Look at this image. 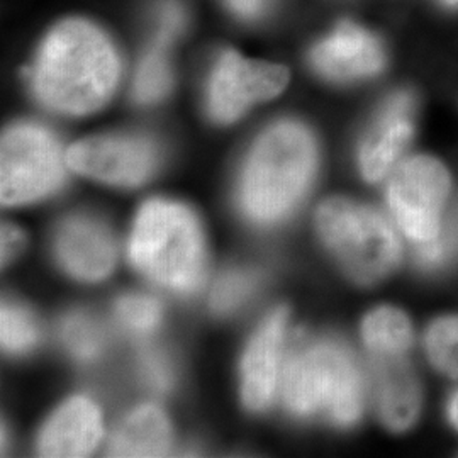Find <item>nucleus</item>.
<instances>
[{"label": "nucleus", "instance_id": "nucleus-7", "mask_svg": "<svg viewBox=\"0 0 458 458\" xmlns=\"http://www.w3.org/2000/svg\"><path fill=\"white\" fill-rule=\"evenodd\" d=\"M450 177L438 160L412 157L393 172L387 202L404 234L418 243L440 238V217Z\"/></svg>", "mask_w": 458, "mask_h": 458}, {"label": "nucleus", "instance_id": "nucleus-22", "mask_svg": "<svg viewBox=\"0 0 458 458\" xmlns=\"http://www.w3.org/2000/svg\"><path fill=\"white\" fill-rule=\"evenodd\" d=\"M259 277L250 270H229L217 278L211 294V308L217 314H231L240 310L257 291Z\"/></svg>", "mask_w": 458, "mask_h": 458}, {"label": "nucleus", "instance_id": "nucleus-28", "mask_svg": "<svg viewBox=\"0 0 458 458\" xmlns=\"http://www.w3.org/2000/svg\"><path fill=\"white\" fill-rule=\"evenodd\" d=\"M445 255H446V245L440 238L428 242V243H420V248H418V260L425 265H429V267L443 262Z\"/></svg>", "mask_w": 458, "mask_h": 458}, {"label": "nucleus", "instance_id": "nucleus-12", "mask_svg": "<svg viewBox=\"0 0 458 458\" xmlns=\"http://www.w3.org/2000/svg\"><path fill=\"white\" fill-rule=\"evenodd\" d=\"M287 329V311L278 308L268 314L246 348L242 361V395L246 408L267 410L277 393L280 361Z\"/></svg>", "mask_w": 458, "mask_h": 458}, {"label": "nucleus", "instance_id": "nucleus-20", "mask_svg": "<svg viewBox=\"0 0 458 458\" xmlns=\"http://www.w3.org/2000/svg\"><path fill=\"white\" fill-rule=\"evenodd\" d=\"M114 312L119 325L140 338L155 333L164 318L160 301L147 294L123 295L115 302Z\"/></svg>", "mask_w": 458, "mask_h": 458}, {"label": "nucleus", "instance_id": "nucleus-5", "mask_svg": "<svg viewBox=\"0 0 458 458\" xmlns=\"http://www.w3.org/2000/svg\"><path fill=\"white\" fill-rule=\"evenodd\" d=\"M316 225L329 251L359 284H374L399 262L401 245L393 226L363 204L327 199L318 209Z\"/></svg>", "mask_w": 458, "mask_h": 458}, {"label": "nucleus", "instance_id": "nucleus-30", "mask_svg": "<svg viewBox=\"0 0 458 458\" xmlns=\"http://www.w3.org/2000/svg\"><path fill=\"white\" fill-rule=\"evenodd\" d=\"M440 2L448 9H457L458 7V0H440Z\"/></svg>", "mask_w": 458, "mask_h": 458}, {"label": "nucleus", "instance_id": "nucleus-4", "mask_svg": "<svg viewBox=\"0 0 458 458\" xmlns=\"http://www.w3.org/2000/svg\"><path fill=\"white\" fill-rule=\"evenodd\" d=\"M282 397L295 416H325L335 425L359 421L363 378L352 352L335 340L297 344L282 370Z\"/></svg>", "mask_w": 458, "mask_h": 458}, {"label": "nucleus", "instance_id": "nucleus-25", "mask_svg": "<svg viewBox=\"0 0 458 458\" xmlns=\"http://www.w3.org/2000/svg\"><path fill=\"white\" fill-rule=\"evenodd\" d=\"M157 39H162L166 43H174L181 36L185 28V11L181 2L177 0H164L158 5L157 13Z\"/></svg>", "mask_w": 458, "mask_h": 458}, {"label": "nucleus", "instance_id": "nucleus-21", "mask_svg": "<svg viewBox=\"0 0 458 458\" xmlns=\"http://www.w3.org/2000/svg\"><path fill=\"white\" fill-rule=\"evenodd\" d=\"M0 335L5 352L21 355L31 352L39 340V327L31 311L14 302H4L0 314Z\"/></svg>", "mask_w": 458, "mask_h": 458}, {"label": "nucleus", "instance_id": "nucleus-8", "mask_svg": "<svg viewBox=\"0 0 458 458\" xmlns=\"http://www.w3.org/2000/svg\"><path fill=\"white\" fill-rule=\"evenodd\" d=\"M289 82L287 68L246 60L236 51H225L208 82V113L216 123L228 124L257 102L278 96Z\"/></svg>", "mask_w": 458, "mask_h": 458}, {"label": "nucleus", "instance_id": "nucleus-6", "mask_svg": "<svg viewBox=\"0 0 458 458\" xmlns=\"http://www.w3.org/2000/svg\"><path fill=\"white\" fill-rule=\"evenodd\" d=\"M0 199L19 206L51 196L62 189L66 174L55 134L41 124L19 123L2 136Z\"/></svg>", "mask_w": 458, "mask_h": 458}, {"label": "nucleus", "instance_id": "nucleus-10", "mask_svg": "<svg viewBox=\"0 0 458 458\" xmlns=\"http://www.w3.org/2000/svg\"><path fill=\"white\" fill-rule=\"evenodd\" d=\"M310 64L327 81L353 82L380 73L386 65V51L370 31L344 21L314 45Z\"/></svg>", "mask_w": 458, "mask_h": 458}, {"label": "nucleus", "instance_id": "nucleus-13", "mask_svg": "<svg viewBox=\"0 0 458 458\" xmlns=\"http://www.w3.org/2000/svg\"><path fill=\"white\" fill-rule=\"evenodd\" d=\"M412 121L414 98L410 92H397L382 106L359 153L361 175L367 181L378 182L393 170L410 143L414 130Z\"/></svg>", "mask_w": 458, "mask_h": 458}, {"label": "nucleus", "instance_id": "nucleus-14", "mask_svg": "<svg viewBox=\"0 0 458 458\" xmlns=\"http://www.w3.org/2000/svg\"><path fill=\"white\" fill-rule=\"evenodd\" d=\"M100 438V411L90 399L77 395L49 418L38 440V454L41 457H87Z\"/></svg>", "mask_w": 458, "mask_h": 458}, {"label": "nucleus", "instance_id": "nucleus-17", "mask_svg": "<svg viewBox=\"0 0 458 458\" xmlns=\"http://www.w3.org/2000/svg\"><path fill=\"white\" fill-rule=\"evenodd\" d=\"M361 336L372 355H403L412 344V329L404 312L378 308L361 325Z\"/></svg>", "mask_w": 458, "mask_h": 458}, {"label": "nucleus", "instance_id": "nucleus-11", "mask_svg": "<svg viewBox=\"0 0 458 458\" xmlns=\"http://www.w3.org/2000/svg\"><path fill=\"white\" fill-rule=\"evenodd\" d=\"M55 255L72 277L98 282L114 270L117 250L107 226L90 216H72L55 234Z\"/></svg>", "mask_w": 458, "mask_h": 458}, {"label": "nucleus", "instance_id": "nucleus-26", "mask_svg": "<svg viewBox=\"0 0 458 458\" xmlns=\"http://www.w3.org/2000/svg\"><path fill=\"white\" fill-rule=\"evenodd\" d=\"M24 246V234L13 225H4L2 228V262L9 263L16 259Z\"/></svg>", "mask_w": 458, "mask_h": 458}, {"label": "nucleus", "instance_id": "nucleus-24", "mask_svg": "<svg viewBox=\"0 0 458 458\" xmlns=\"http://www.w3.org/2000/svg\"><path fill=\"white\" fill-rule=\"evenodd\" d=\"M140 374L143 384L155 393H166L174 384V370L168 357L160 350L147 346L140 352Z\"/></svg>", "mask_w": 458, "mask_h": 458}, {"label": "nucleus", "instance_id": "nucleus-27", "mask_svg": "<svg viewBox=\"0 0 458 458\" xmlns=\"http://www.w3.org/2000/svg\"><path fill=\"white\" fill-rule=\"evenodd\" d=\"M270 0H226L229 9L245 21H253L265 14Z\"/></svg>", "mask_w": 458, "mask_h": 458}, {"label": "nucleus", "instance_id": "nucleus-16", "mask_svg": "<svg viewBox=\"0 0 458 458\" xmlns=\"http://www.w3.org/2000/svg\"><path fill=\"white\" fill-rule=\"evenodd\" d=\"M172 446V429L164 411L143 404L130 412L109 443L113 457H164Z\"/></svg>", "mask_w": 458, "mask_h": 458}, {"label": "nucleus", "instance_id": "nucleus-15", "mask_svg": "<svg viewBox=\"0 0 458 458\" xmlns=\"http://www.w3.org/2000/svg\"><path fill=\"white\" fill-rule=\"evenodd\" d=\"M377 410L394 431L410 428L420 412L421 394L416 377L403 355H372Z\"/></svg>", "mask_w": 458, "mask_h": 458}, {"label": "nucleus", "instance_id": "nucleus-18", "mask_svg": "<svg viewBox=\"0 0 458 458\" xmlns=\"http://www.w3.org/2000/svg\"><path fill=\"white\" fill-rule=\"evenodd\" d=\"M168 47L170 43L155 38L153 45L141 58L132 89V96L136 102L155 104L170 92L172 68L168 62Z\"/></svg>", "mask_w": 458, "mask_h": 458}, {"label": "nucleus", "instance_id": "nucleus-23", "mask_svg": "<svg viewBox=\"0 0 458 458\" xmlns=\"http://www.w3.org/2000/svg\"><path fill=\"white\" fill-rule=\"evenodd\" d=\"M426 352L440 370L458 377V318H442L429 327Z\"/></svg>", "mask_w": 458, "mask_h": 458}, {"label": "nucleus", "instance_id": "nucleus-3", "mask_svg": "<svg viewBox=\"0 0 458 458\" xmlns=\"http://www.w3.org/2000/svg\"><path fill=\"white\" fill-rule=\"evenodd\" d=\"M132 267L175 294H192L206 274V245L196 214L179 202L148 200L134 219Z\"/></svg>", "mask_w": 458, "mask_h": 458}, {"label": "nucleus", "instance_id": "nucleus-19", "mask_svg": "<svg viewBox=\"0 0 458 458\" xmlns=\"http://www.w3.org/2000/svg\"><path fill=\"white\" fill-rule=\"evenodd\" d=\"M62 342L73 359L81 361L98 360L107 338L102 325L87 312L68 314L62 323Z\"/></svg>", "mask_w": 458, "mask_h": 458}, {"label": "nucleus", "instance_id": "nucleus-9", "mask_svg": "<svg viewBox=\"0 0 458 458\" xmlns=\"http://www.w3.org/2000/svg\"><path fill=\"white\" fill-rule=\"evenodd\" d=\"M160 149L143 134H104L72 145L66 164L81 175L119 187L141 185L155 174Z\"/></svg>", "mask_w": 458, "mask_h": 458}, {"label": "nucleus", "instance_id": "nucleus-29", "mask_svg": "<svg viewBox=\"0 0 458 458\" xmlns=\"http://www.w3.org/2000/svg\"><path fill=\"white\" fill-rule=\"evenodd\" d=\"M448 416H450V421L458 429V393L452 397V401L448 404Z\"/></svg>", "mask_w": 458, "mask_h": 458}, {"label": "nucleus", "instance_id": "nucleus-1", "mask_svg": "<svg viewBox=\"0 0 458 458\" xmlns=\"http://www.w3.org/2000/svg\"><path fill=\"white\" fill-rule=\"evenodd\" d=\"M121 77L114 45L89 21L70 19L49 31L30 79L36 98L51 111L90 114L113 98Z\"/></svg>", "mask_w": 458, "mask_h": 458}, {"label": "nucleus", "instance_id": "nucleus-2", "mask_svg": "<svg viewBox=\"0 0 458 458\" xmlns=\"http://www.w3.org/2000/svg\"><path fill=\"white\" fill-rule=\"evenodd\" d=\"M318 166L311 131L297 121H278L251 147L240 185V209L253 225L272 226L294 213Z\"/></svg>", "mask_w": 458, "mask_h": 458}]
</instances>
